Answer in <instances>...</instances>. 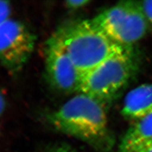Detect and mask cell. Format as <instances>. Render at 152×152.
Here are the masks:
<instances>
[{
  "label": "cell",
  "mask_w": 152,
  "mask_h": 152,
  "mask_svg": "<svg viewBox=\"0 0 152 152\" xmlns=\"http://www.w3.org/2000/svg\"><path fill=\"white\" fill-rule=\"evenodd\" d=\"M45 58L46 77L51 86L63 94L77 93L82 73L53 35L46 41Z\"/></svg>",
  "instance_id": "6"
},
{
  "label": "cell",
  "mask_w": 152,
  "mask_h": 152,
  "mask_svg": "<svg viewBox=\"0 0 152 152\" xmlns=\"http://www.w3.org/2000/svg\"><path fill=\"white\" fill-rule=\"evenodd\" d=\"M152 141V113L133 122L123 136L119 152H129Z\"/></svg>",
  "instance_id": "8"
},
{
  "label": "cell",
  "mask_w": 152,
  "mask_h": 152,
  "mask_svg": "<svg viewBox=\"0 0 152 152\" xmlns=\"http://www.w3.org/2000/svg\"><path fill=\"white\" fill-rule=\"evenodd\" d=\"M129 152H152V141Z\"/></svg>",
  "instance_id": "13"
},
{
  "label": "cell",
  "mask_w": 152,
  "mask_h": 152,
  "mask_svg": "<svg viewBox=\"0 0 152 152\" xmlns=\"http://www.w3.org/2000/svg\"><path fill=\"white\" fill-rule=\"evenodd\" d=\"M11 12L12 8L10 2L0 0V26L10 18Z\"/></svg>",
  "instance_id": "10"
},
{
  "label": "cell",
  "mask_w": 152,
  "mask_h": 152,
  "mask_svg": "<svg viewBox=\"0 0 152 152\" xmlns=\"http://www.w3.org/2000/svg\"><path fill=\"white\" fill-rule=\"evenodd\" d=\"M43 152H79L74 146L65 142H58L48 146Z\"/></svg>",
  "instance_id": "9"
},
{
  "label": "cell",
  "mask_w": 152,
  "mask_h": 152,
  "mask_svg": "<svg viewBox=\"0 0 152 152\" xmlns=\"http://www.w3.org/2000/svg\"><path fill=\"white\" fill-rule=\"evenodd\" d=\"M132 46H122L95 67L82 74L77 93L98 101L105 107L136 73L138 58Z\"/></svg>",
  "instance_id": "2"
},
{
  "label": "cell",
  "mask_w": 152,
  "mask_h": 152,
  "mask_svg": "<svg viewBox=\"0 0 152 152\" xmlns=\"http://www.w3.org/2000/svg\"><path fill=\"white\" fill-rule=\"evenodd\" d=\"M141 4L147 19L152 24V1H142Z\"/></svg>",
  "instance_id": "12"
},
{
  "label": "cell",
  "mask_w": 152,
  "mask_h": 152,
  "mask_svg": "<svg viewBox=\"0 0 152 152\" xmlns=\"http://www.w3.org/2000/svg\"><path fill=\"white\" fill-rule=\"evenodd\" d=\"M52 128L89 145L96 152H111L113 140L104 107L94 99L77 93L46 115Z\"/></svg>",
  "instance_id": "1"
},
{
  "label": "cell",
  "mask_w": 152,
  "mask_h": 152,
  "mask_svg": "<svg viewBox=\"0 0 152 152\" xmlns=\"http://www.w3.org/2000/svg\"><path fill=\"white\" fill-rule=\"evenodd\" d=\"M89 3V0H68L65 1V6L70 10H77L87 6Z\"/></svg>",
  "instance_id": "11"
},
{
  "label": "cell",
  "mask_w": 152,
  "mask_h": 152,
  "mask_svg": "<svg viewBox=\"0 0 152 152\" xmlns=\"http://www.w3.org/2000/svg\"><path fill=\"white\" fill-rule=\"evenodd\" d=\"M36 37L21 22L9 18L0 26V64L11 74L23 68L33 53Z\"/></svg>",
  "instance_id": "5"
},
{
  "label": "cell",
  "mask_w": 152,
  "mask_h": 152,
  "mask_svg": "<svg viewBox=\"0 0 152 152\" xmlns=\"http://www.w3.org/2000/svg\"><path fill=\"white\" fill-rule=\"evenodd\" d=\"M6 99L1 91H0V116L2 115L6 108Z\"/></svg>",
  "instance_id": "14"
},
{
  "label": "cell",
  "mask_w": 152,
  "mask_h": 152,
  "mask_svg": "<svg viewBox=\"0 0 152 152\" xmlns=\"http://www.w3.org/2000/svg\"><path fill=\"white\" fill-rule=\"evenodd\" d=\"M107 37L121 46H132L148 30V19L141 2L121 1L91 19Z\"/></svg>",
  "instance_id": "4"
},
{
  "label": "cell",
  "mask_w": 152,
  "mask_h": 152,
  "mask_svg": "<svg viewBox=\"0 0 152 152\" xmlns=\"http://www.w3.org/2000/svg\"><path fill=\"white\" fill-rule=\"evenodd\" d=\"M53 36L82 74L101 64L119 50L92 20H80L61 26Z\"/></svg>",
  "instance_id": "3"
},
{
  "label": "cell",
  "mask_w": 152,
  "mask_h": 152,
  "mask_svg": "<svg viewBox=\"0 0 152 152\" xmlns=\"http://www.w3.org/2000/svg\"><path fill=\"white\" fill-rule=\"evenodd\" d=\"M126 119L135 121L152 113V83L141 84L128 93L121 110Z\"/></svg>",
  "instance_id": "7"
}]
</instances>
